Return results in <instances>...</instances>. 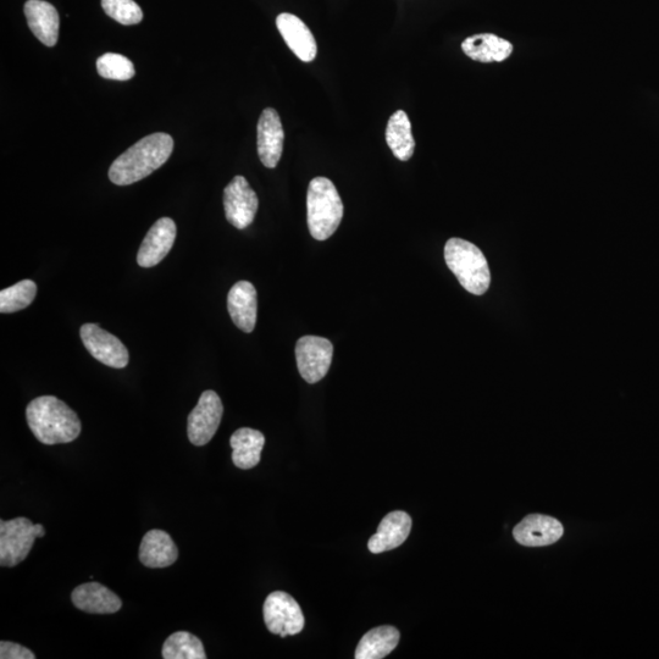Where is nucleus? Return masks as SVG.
<instances>
[{
  "instance_id": "obj_1",
  "label": "nucleus",
  "mask_w": 659,
  "mask_h": 659,
  "mask_svg": "<svg viewBox=\"0 0 659 659\" xmlns=\"http://www.w3.org/2000/svg\"><path fill=\"white\" fill-rule=\"evenodd\" d=\"M173 149V137L163 132L142 138L110 166L109 179L118 186L136 184L168 162Z\"/></svg>"
},
{
  "instance_id": "obj_2",
  "label": "nucleus",
  "mask_w": 659,
  "mask_h": 659,
  "mask_svg": "<svg viewBox=\"0 0 659 659\" xmlns=\"http://www.w3.org/2000/svg\"><path fill=\"white\" fill-rule=\"evenodd\" d=\"M27 424L32 434L44 445L69 443L81 434V422L68 404L54 396L33 400L26 409Z\"/></svg>"
},
{
  "instance_id": "obj_3",
  "label": "nucleus",
  "mask_w": 659,
  "mask_h": 659,
  "mask_svg": "<svg viewBox=\"0 0 659 659\" xmlns=\"http://www.w3.org/2000/svg\"><path fill=\"white\" fill-rule=\"evenodd\" d=\"M308 227L318 241L328 240L339 229L343 218V203L339 191L326 177H315L307 195Z\"/></svg>"
},
{
  "instance_id": "obj_4",
  "label": "nucleus",
  "mask_w": 659,
  "mask_h": 659,
  "mask_svg": "<svg viewBox=\"0 0 659 659\" xmlns=\"http://www.w3.org/2000/svg\"><path fill=\"white\" fill-rule=\"evenodd\" d=\"M447 267L459 282L473 295L481 296L489 290L491 274L489 264L478 247L462 238H451L445 246Z\"/></svg>"
},
{
  "instance_id": "obj_5",
  "label": "nucleus",
  "mask_w": 659,
  "mask_h": 659,
  "mask_svg": "<svg viewBox=\"0 0 659 659\" xmlns=\"http://www.w3.org/2000/svg\"><path fill=\"white\" fill-rule=\"evenodd\" d=\"M46 535L41 524H33L27 518H15L0 522V564L15 567L24 562L37 537Z\"/></svg>"
},
{
  "instance_id": "obj_6",
  "label": "nucleus",
  "mask_w": 659,
  "mask_h": 659,
  "mask_svg": "<svg viewBox=\"0 0 659 659\" xmlns=\"http://www.w3.org/2000/svg\"><path fill=\"white\" fill-rule=\"evenodd\" d=\"M264 622L270 633L285 636H292L301 633L304 628L303 612L295 598L286 594V592L275 591L265 600Z\"/></svg>"
},
{
  "instance_id": "obj_7",
  "label": "nucleus",
  "mask_w": 659,
  "mask_h": 659,
  "mask_svg": "<svg viewBox=\"0 0 659 659\" xmlns=\"http://www.w3.org/2000/svg\"><path fill=\"white\" fill-rule=\"evenodd\" d=\"M334 346L319 336H304L296 345V361L299 374L308 384H317L328 374Z\"/></svg>"
},
{
  "instance_id": "obj_8",
  "label": "nucleus",
  "mask_w": 659,
  "mask_h": 659,
  "mask_svg": "<svg viewBox=\"0 0 659 659\" xmlns=\"http://www.w3.org/2000/svg\"><path fill=\"white\" fill-rule=\"evenodd\" d=\"M224 407L217 392L204 391L195 409L188 415V439L195 446H204L213 439L223 418Z\"/></svg>"
},
{
  "instance_id": "obj_9",
  "label": "nucleus",
  "mask_w": 659,
  "mask_h": 659,
  "mask_svg": "<svg viewBox=\"0 0 659 659\" xmlns=\"http://www.w3.org/2000/svg\"><path fill=\"white\" fill-rule=\"evenodd\" d=\"M257 193L243 176H236L224 190V208L227 221L238 230L253 223L258 212Z\"/></svg>"
},
{
  "instance_id": "obj_10",
  "label": "nucleus",
  "mask_w": 659,
  "mask_h": 659,
  "mask_svg": "<svg viewBox=\"0 0 659 659\" xmlns=\"http://www.w3.org/2000/svg\"><path fill=\"white\" fill-rule=\"evenodd\" d=\"M80 335L86 350L98 362L114 369H124L129 364V351L124 343L97 324L83 325Z\"/></svg>"
},
{
  "instance_id": "obj_11",
  "label": "nucleus",
  "mask_w": 659,
  "mask_h": 659,
  "mask_svg": "<svg viewBox=\"0 0 659 659\" xmlns=\"http://www.w3.org/2000/svg\"><path fill=\"white\" fill-rule=\"evenodd\" d=\"M257 131L259 158L264 166L274 169L280 162L285 140L281 119L275 109H264L258 121Z\"/></svg>"
},
{
  "instance_id": "obj_12",
  "label": "nucleus",
  "mask_w": 659,
  "mask_h": 659,
  "mask_svg": "<svg viewBox=\"0 0 659 659\" xmlns=\"http://www.w3.org/2000/svg\"><path fill=\"white\" fill-rule=\"evenodd\" d=\"M176 224L173 219L162 218L148 231L137 254L142 268H153L168 256L176 240Z\"/></svg>"
},
{
  "instance_id": "obj_13",
  "label": "nucleus",
  "mask_w": 659,
  "mask_h": 659,
  "mask_svg": "<svg viewBox=\"0 0 659 659\" xmlns=\"http://www.w3.org/2000/svg\"><path fill=\"white\" fill-rule=\"evenodd\" d=\"M563 525L547 515H529L515 526V541L526 547H542L556 544L563 536Z\"/></svg>"
},
{
  "instance_id": "obj_14",
  "label": "nucleus",
  "mask_w": 659,
  "mask_h": 659,
  "mask_svg": "<svg viewBox=\"0 0 659 659\" xmlns=\"http://www.w3.org/2000/svg\"><path fill=\"white\" fill-rule=\"evenodd\" d=\"M227 309L238 329L251 334L257 324V290L251 282L238 281L227 296Z\"/></svg>"
},
{
  "instance_id": "obj_15",
  "label": "nucleus",
  "mask_w": 659,
  "mask_h": 659,
  "mask_svg": "<svg viewBox=\"0 0 659 659\" xmlns=\"http://www.w3.org/2000/svg\"><path fill=\"white\" fill-rule=\"evenodd\" d=\"M276 26L298 59L304 63L313 62L318 52L317 41L301 19L293 14L282 13L276 19Z\"/></svg>"
},
{
  "instance_id": "obj_16",
  "label": "nucleus",
  "mask_w": 659,
  "mask_h": 659,
  "mask_svg": "<svg viewBox=\"0 0 659 659\" xmlns=\"http://www.w3.org/2000/svg\"><path fill=\"white\" fill-rule=\"evenodd\" d=\"M412 529V518L402 511L387 514L379 525L378 533L371 536L368 542L369 551L379 555L395 550L404 544Z\"/></svg>"
},
{
  "instance_id": "obj_17",
  "label": "nucleus",
  "mask_w": 659,
  "mask_h": 659,
  "mask_svg": "<svg viewBox=\"0 0 659 659\" xmlns=\"http://www.w3.org/2000/svg\"><path fill=\"white\" fill-rule=\"evenodd\" d=\"M25 15L30 30L44 46L54 47L59 38L60 19L54 5L44 0H27Z\"/></svg>"
},
{
  "instance_id": "obj_18",
  "label": "nucleus",
  "mask_w": 659,
  "mask_h": 659,
  "mask_svg": "<svg viewBox=\"0 0 659 659\" xmlns=\"http://www.w3.org/2000/svg\"><path fill=\"white\" fill-rule=\"evenodd\" d=\"M71 600L76 608L92 614H113L123 607L120 598L108 587L99 583L77 586L71 595Z\"/></svg>"
},
{
  "instance_id": "obj_19",
  "label": "nucleus",
  "mask_w": 659,
  "mask_h": 659,
  "mask_svg": "<svg viewBox=\"0 0 659 659\" xmlns=\"http://www.w3.org/2000/svg\"><path fill=\"white\" fill-rule=\"evenodd\" d=\"M462 49L465 55L475 62L501 63L511 57L513 44L494 33H480L468 37L462 43Z\"/></svg>"
},
{
  "instance_id": "obj_20",
  "label": "nucleus",
  "mask_w": 659,
  "mask_h": 659,
  "mask_svg": "<svg viewBox=\"0 0 659 659\" xmlns=\"http://www.w3.org/2000/svg\"><path fill=\"white\" fill-rule=\"evenodd\" d=\"M179 551L166 531L154 529L143 537L140 561L148 568H166L176 562Z\"/></svg>"
},
{
  "instance_id": "obj_21",
  "label": "nucleus",
  "mask_w": 659,
  "mask_h": 659,
  "mask_svg": "<svg viewBox=\"0 0 659 659\" xmlns=\"http://www.w3.org/2000/svg\"><path fill=\"white\" fill-rule=\"evenodd\" d=\"M232 461L237 468L252 469L257 467L262 457L265 437L260 431L242 428L231 436Z\"/></svg>"
},
{
  "instance_id": "obj_22",
  "label": "nucleus",
  "mask_w": 659,
  "mask_h": 659,
  "mask_svg": "<svg viewBox=\"0 0 659 659\" xmlns=\"http://www.w3.org/2000/svg\"><path fill=\"white\" fill-rule=\"evenodd\" d=\"M386 142L393 155L401 162H408L413 157L415 141L412 134V124L407 113L397 110L387 124Z\"/></svg>"
},
{
  "instance_id": "obj_23",
  "label": "nucleus",
  "mask_w": 659,
  "mask_h": 659,
  "mask_svg": "<svg viewBox=\"0 0 659 659\" xmlns=\"http://www.w3.org/2000/svg\"><path fill=\"white\" fill-rule=\"evenodd\" d=\"M400 631L390 625L375 628L365 634L356 650L357 659H381L396 649Z\"/></svg>"
},
{
  "instance_id": "obj_24",
  "label": "nucleus",
  "mask_w": 659,
  "mask_h": 659,
  "mask_svg": "<svg viewBox=\"0 0 659 659\" xmlns=\"http://www.w3.org/2000/svg\"><path fill=\"white\" fill-rule=\"evenodd\" d=\"M164 659H206V651L197 636L179 631L170 635L163 646Z\"/></svg>"
},
{
  "instance_id": "obj_25",
  "label": "nucleus",
  "mask_w": 659,
  "mask_h": 659,
  "mask_svg": "<svg viewBox=\"0 0 659 659\" xmlns=\"http://www.w3.org/2000/svg\"><path fill=\"white\" fill-rule=\"evenodd\" d=\"M37 285L31 280H22L0 292V312L10 314L25 309L35 301Z\"/></svg>"
},
{
  "instance_id": "obj_26",
  "label": "nucleus",
  "mask_w": 659,
  "mask_h": 659,
  "mask_svg": "<svg viewBox=\"0 0 659 659\" xmlns=\"http://www.w3.org/2000/svg\"><path fill=\"white\" fill-rule=\"evenodd\" d=\"M97 71L103 79L129 81L135 76V66L121 54L107 53L97 60Z\"/></svg>"
},
{
  "instance_id": "obj_27",
  "label": "nucleus",
  "mask_w": 659,
  "mask_h": 659,
  "mask_svg": "<svg viewBox=\"0 0 659 659\" xmlns=\"http://www.w3.org/2000/svg\"><path fill=\"white\" fill-rule=\"evenodd\" d=\"M105 14L119 24L137 25L143 20V11L134 0H102Z\"/></svg>"
},
{
  "instance_id": "obj_28",
  "label": "nucleus",
  "mask_w": 659,
  "mask_h": 659,
  "mask_svg": "<svg viewBox=\"0 0 659 659\" xmlns=\"http://www.w3.org/2000/svg\"><path fill=\"white\" fill-rule=\"evenodd\" d=\"M0 658L2 659H35V653L14 642H0Z\"/></svg>"
}]
</instances>
